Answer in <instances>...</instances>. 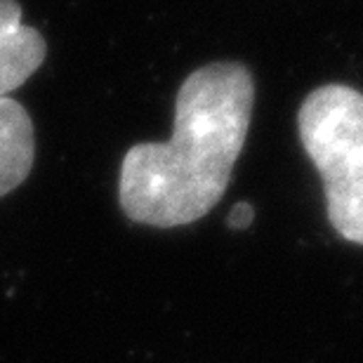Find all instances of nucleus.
Returning a JSON list of instances; mask_svg holds the SVG:
<instances>
[{"label": "nucleus", "mask_w": 363, "mask_h": 363, "mask_svg": "<svg viewBox=\"0 0 363 363\" xmlns=\"http://www.w3.org/2000/svg\"><path fill=\"white\" fill-rule=\"evenodd\" d=\"M255 81L241 62H213L191 71L175 99L168 142L128 149L118 201L128 220L156 229L206 217L227 194L248 140Z\"/></svg>", "instance_id": "nucleus-1"}, {"label": "nucleus", "mask_w": 363, "mask_h": 363, "mask_svg": "<svg viewBox=\"0 0 363 363\" xmlns=\"http://www.w3.org/2000/svg\"><path fill=\"white\" fill-rule=\"evenodd\" d=\"M297 130L321 175L330 227L363 245V92L342 83L321 85L304 97Z\"/></svg>", "instance_id": "nucleus-2"}, {"label": "nucleus", "mask_w": 363, "mask_h": 363, "mask_svg": "<svg viewBox=\"0 0 363 363\" xmlns=\"http://www.w3.org/2000/svg\"><path fill=\"white\" fill-rule=\"evenodd\" d=\"M252 217H255V210H252L250 203H236L229 213V227L236 231L248 229L252 224Z\"/></svg>", "instance_id": "nucleus-5"}, {"label": "nucleus", "mask_w": 363, "mask_h": 363, "mask_svg": "<svg viewBox=\"0 0 363 363\" xmlns=\"http://www.w3.org/2000/svg\"><path fill=\"white\" fill-rule=\"evenodd\" d=\"M33 161L35 133L31 116L19 101L0 97V199L24 184Z\"/></svg>", "instance_id": "nucleus-4"}, {"label": "nucleus", "mask_w": 363, "mask_h": 363, "mask_svg": "<svg viewBox=\"0 0 363 363\" xmlns=\"http://www.w3.org/2000/svg\"><path fill=\"white\" fill-rule=\"evenodd\" d=\"M48 43L21 21L17 0H0V97L21 88L45 62Z\"/></svg>", "instance_id": "nucleus-3"}]
</instances>
